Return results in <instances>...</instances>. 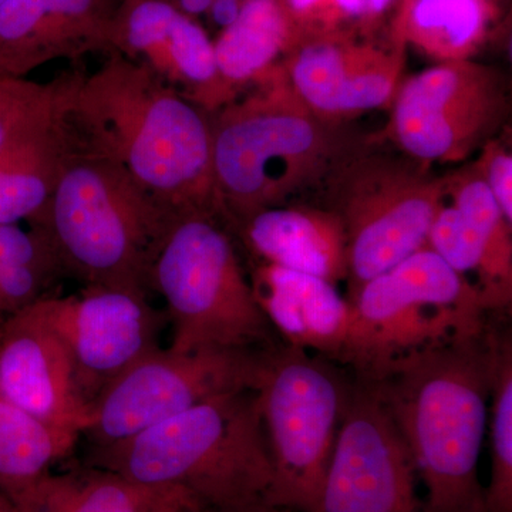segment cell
Listing matches in <instances>:
<instances>
[{"mask_svg": "<svg viewBox=\"0 0 512 512\" xmlns=\"http://www.w3.org/2000/svg\"><path fill=\"white\" fill-rule=\"evenodd\" d=\"M0 397L79 439L89 426L69 357L30 308L0 318Z\"/></svg>", "mask_w": 512, "mask_h": 512, "instance_id": "17", "label": "cell"}, {"mask_svg": "<svg viewBox=\"0 0 512 512\" xmlns=\"http://www.w3.org/2000/svg\"><path fill=\"white\" fill-rule=\"evenodd\" d=\"M394 0H367V10H369L370 23L380 16H383L390 9Z\"/></svg>", "mask_w": 512, "mask_h": 512, "instance_id": "33", "label": "cell"}, {"mask_svg": "<svg viewBox=\"0 0 512 512\" xmlns=\"http://www.w3.org/2000/svg\"><path fill=\"white\" fill-rule=\"evenodd\" d=\"M79 440L0 397V494L15 503L72 456Z\"/></svg>", "mask_w": 512, "mask_h": 512, "instance_id": "25", "label": "cell"}, {"mask_svg": "<svg viewBox=\"0 0 512 512\" xmlns=\"http://www.w3.org/2000/svg\"><path fill=\"white\" fill-rule=\"evenodd\" d=\"M62 275L59 259L39 228L0 225V318L52 293Z\"/></svg>", "mask_w": 512, "mask_h": 512, "instance_id": "26", "label": "cell"}, {"mask_svg": "<svg viewBox=\"0 0 512 512\" xmlns=\"http://www.w3.org/2000/svg\"><path fill=\"white\" fill-rule=\"evenodd\" d=\"M197 512H293L288 508L276 507L268 501L258 500L252 503L235 505V507L205 508L201 507Z\"/></svg>", "mask_w": 512, "mask_h": 512, "instance_id": "32", "label": "cell"}, {"mask_svg": "<svg viewBox=\"0 0 512 512\" xmlns=\"http://www.w3.org/2000/svg\"><path fill=\"white\" fill-rule=\"evenodd\" d=\"M478 170L491 194L503 211L504 217L512 224V156L500 140H491L480 151Z\"/></svg>", "mask_w": 512, "mask_h": 512, "instance_id": "30", "label": "cell"}, {"mask_svg": "<svg viewBox=\"0 0 512 512\" xmlns=\"http://www.w3.org/2000/svg\"><path fill=\"white\" fill-rule=\"evenodd\" d=\"M173 215L107 158L77 146L35 221L63 274L84 286L148 295L147 276Z\"/></svg>", "mask_w": 512, "mask_h": 512, "instance_id": "5", "label": "cell"}, {"mask_svg": "<svg viewBox=\"0 0 512 512\" xmlns=\"http://www.w3.org/2000/svg\"><path fill=\"white\" fill-rule=\"evenodd\" d=\"M498 338L491 333L427 346L393 360L372 386L392 414L417 476L423 512H485L478 461L487 433Z\"/></svg>", "mask_w": 512, "mask_h": 512, "instance_id": "2", "label": "cell"}, {"mask_svg": "<svg viewBox=\"0 0 512 512\" xmlns=\"http://www.w3.org/2000/svg\"><path fill=\"white\" fill-rule=\"evenodd\" d=\"M493 20L490 0H400L392 39L437 63L473 60Z\"/></svg>", "mask_w": 512, "mask_h": 512, "instance_id": "24", "label": "cell"}, {"mask_svg": "<svg viewBox=\"0 0 512 512\" xmlns=\"http://www.w3.org/2000/svg\"><path fill=\"white\" fill-rule=\"evenodd\" d=\"M345 363L372 380L407 353L484 332L476 286L424 247L366 282L350 299Z\"/></svg>", "mask_w": 512, "mask_h": 512, "instance_id": "7", "label": "cell"}, {"mask_svg": "<svg viewBox=\"0 0 512 512\" xmlns=\"http://www.w3.org/2000/svg\"><path fill=\"white\" fill-rule=\"evenodd\" d=\"M285 56L293 92L332 120L386 106L402 83L404 46L393 39L379 45L360 32L301 35Z\"/></svg>", "mask_w": 512, "mask_h": 512, "instance_id": "14", "label": "cell"}, {"mask_svg": "<svg viewBox=\"0 0 512 512\" xmlns=\"http://www.w3.org/2000/svg\"><path fill=\"white\" fill-rule=\"evenodd\" d=\"M77 146L119 165L168 214L220 215L211 113L146 64L111 52L79 73L66 111Z\"/></svg>", "mask_w": 512, "mask_h": 512, "instance_id": "1", "label": "cell"}, {"mask_svg": "<svg viewBox=\"0 0 512 512\" xmlns=\"http://www.w3.org/2000/svg\"><path fill=\"white\" fill-rule=\"evenodd\" d=\"M256 92L211 113L212 174L232 225L325 185L356 150L339 120L315 113L275 67Z\"/></svg>", "mask_w": 512, "mask_h": 512, "instance_id": "3", "label": "cell"}, {"mask_svg": "<svg viewBox=\"0 0 512 512\" xmlns=\"http://www.w3.org/2000/svg\"><path fill=\"white\" fill-rule=\"evenodd\" d=\"M111 52L146 64L208 113L224 106L214 42L197 20L170 0H121L111 30Z\"/></svg>", "mask_w": 512, "mask_h": 512, "instance_id": "16", "label": "cell"}, {"mask_svg": "<svg viewBox=\"0 0 512 512\" xmlns=\"http://www.w3.org/2000/svg\"><path fill=\"white\" fill-rule=\"evenodd\" d=\"M249 251L262 262L318 276L338 285L348 279V242L329 208L279 205L235 225Z\"/></svg>", "mask_w": 512, "mask_h": 512, "instance_id": "20", "label": "cell"}, {"mask_svg": "<svg viewBox=\"0 0 512 512\" xmlns=\"http://www.w3.org/2000/svg\"><path fill=\"white\" fill-rule=\"evenodd\" d=\"M86 464L136 484L180 488L205 508L265 500L274 477L255 390L208 400L90 451Z\"/></svg>", "mask_w": 512, "mask_h": 512, "instance_id": "4", "label": "cell"}, {"mask_svg": "<svg viewBox=\"0 0 512 512\" xmlns=\"http://www.w3.org/2000/svg\"><path fill=\"white\" fill-rule=\"evenodd\" d=\"M185 501L195 500L180 488L136 484L86 464L53 470L13 504L18 512H160Z\"/></svg>", "mask_w": 512, "mask_h": 512, "instance_id": "21", "label": "cell"}, {"mask_svg": "<svg viewBox=\"0 0 512 512\" xmlns=\"http://www.w3.org/2000/svg\"><path fill=\"white\" fill-rule=\"evenodd\" d=\"M507 79L485 64L437 63L400 83L390 137L414 163H463L494 140L508 117Z\"/></svg>", "mask_w": 512, "mask_h": 512, "instance_id": "11", "label": "cell"}, {"mask_svg": "<svg viewBox=\"0 0 512 512\" xmlns=\"http://www.w3.org/2000/svg\"><path fill=\"white\" fill-rule=\"evenodd\" d=\"M350 390L332 366L306 350H266L255 392L274 471L269 504L316 511Z\"/></svg>", "mask_w": 512, "mask_h": 512, "instance_id": "8", "label": "cell"}, {"mask_svg": "<svg viewBox=\"0 0 512 512\" xmlns=\"http://www.w3.org/2000/svg\"><path fill=\"white\" fill-rule=\"evenodd\" d=\"M148 292L165 303L175 352L274 348L271 323L256 302L220 215H175L158 242Z\"/></svg>", "mask_w": 512, "mask_h": 512, "instance_id": "6", "label": "cell"}, {"mask_svg": "<svg viewBox=\"0 0 512 512\" xmlns=\"http://www.w3.org/2000/svg\"><path fill=\"white\" fill-rule=\"evenodd\" d=\"M0 512H18L13 501L3 494H0Z\"/></svg>", "mask_w": 512, "mask_h": 512, "instance_id": "34", "label": "cell"}, {"mask_svg": "<svg viewBox=\"0 0 512 512\" xmlns=\"http://www.w3.org/2000/svg\"><path fill=\"white\" fill-rule=\"evenodd\" d=\"M79 73L49 83L29 79H0V153L59 116L67 104Z\"/></svg>", "mask_w": 512, "mask_h": 512, "instance_id": "28", "label": "cell"}, {"mask_svg": "<svg viewBox=\"0 0 512 512\" xmlns=\"http://www.w3.org/2000/svg\"><path fill=\"white\" fill-rule=\"evenodd\" d=\"M66 111L0 153V225L35 221L52 197L74 146Z\"/></svg>", "mask_w": 512, "mask_h": 512, "instance_id": "23", "label": "cell"}, {"mask_svg": "<svg viewBox=\"0 0 512 512\" xmlns=\"http://www.w3.org/2000/svg\"><path fill=\"white\" fill-rule=\"evenodd\" d=\"M266 350H153L107 386L90 407L89 426L82 434L89 453L208 400L255 390Z\"/></svg>", "mask_w": 512, "mask_h": 512, "instance_id": "10", "label": "cell"}, {"mask_svg": "<svg viewBox=\"0 0 512 512\" xmlns=\"http://www.w3.org/2000/svg\"><path fill=\"white\" fill-rule=\"evenodd\" d=\"M298 30L282 0H244L238 18L214 42L218 84L224 104L248 83L261 82L286 55Z\"/></svg>", "mask_w": 512, "mask_h": 512, "instance_id": "22", "label": "cell"}, {"mask_svg": "<svg viewBox=\"0 0 512 512\" xmlns=\"http://www.w3.org/2000/svg\"><path fill=\"white\" fill-rule=\"evenodd\" d=\"M242 0H214L210 10L212 20L222 29L231 25L241 12Z\"/></svg>", "mask_w": 512, "mask_h": 512, "instance_id": "31", "label": "cell"}, {"mask_svg": "<svg viewBox=\"0 0 512 512\" xmlns=\"http://www.w3.org/2000/svg\"><path fill=\"white\" fill-rule=\"evenodd\" d=\"M256 302L288 346L345 363L352 303L332 282L261 262L249 275Z\"/></svg>", "mask_w": 512, "mask_h": 512, "instance_id": "19", "label": "cell"}, {"mask_svg": "<svg viewBox=\"0 0 512 512\" xmlns=\"http://www.w3.org/2000/svg\"><path fill=\"white\" fill-rule=\"evenodd\" d=\"M444 202L427 248L454 271L476 274L484 311H505L512 301L511 222L504 217L476 163L443 178Z\"/></svg>", "mask_w": 512, "mask_h": 512, "instance_id": "15", "label": "cell"}, {"mask_svg": "<svg viewBox=\"0 0 512 512\" xmlns=\"http://www.w3.org/2000/svg\"><path fill=\"white\" fill-rule=\"evenodd\" d=\"M28 308L62 343L89 407L117 377L160 348L164 318L144 293L84 286L70 295L49 293Z\"/></svg>", "mask_w": 512, "mask_h": 512, "instance_id": "12", "label": "cell"}, {"mask_svg": "<svg viewBox=\"0 0 512 512\" xmlns=\"http://www.w3.org/2000/svg\"><path fill=\"white\" fill-rule=\"evenodd\" d=\"M491 478L485 512H512V348L498 339L490 396Z\"/></svg>", "mask_w": 512, "mask_h": 512, "instance_id": "27", "label": "cell"}, {"mask_svg": "<svg viewBox=\"0 0 512 512\" xmlns=\"http://www.w3.org/2000/svg\"><path fill=\"white\" fill-rule=\"evenodd\" d=\"M412 454L370 384L350 390L315 512H423Z\"/></svg>", "mask_w": 512, "mask_h": 512, "instance_id": "13", "label": "cell"}, {"mask_svg": "<svg viewBox=\"0 0 512 512\" xmlns=\"http://www.w3.org/2000/svg\"><path fill=\"white\" fill-rule=\"evenodd\" d=\"M326 187L348 242L350 299L366 282L426 247L444 202L443 178L410 158L355 150Z\"/></svg>", "mask_w": 512, "mask_h": 512, "instance_id": "9", "label": "cell"}, {"mask_svg": "<svg viewBox=\"0 0 512 512\" xmlns=\"http://www.w3.org/2000/svg\"><path fill=\"white\" fill-rule=\"evenodd\" d=\"M8 2V0H0V8H2L5 3Z\"/></svg>", "mask_w": 512, "mask_h": 512, "instance_id": "35", "label": "cell"}, {"mask_svg": "<svg viewBox=\"0 0 512 512\" xmlns=\"http://www.w3.org/2000/svg\"><path fill=\"white\" fill-rule=\"evenodd\" d=\"M121 0H8L0 8V79H28L56 60L111 53Z\"/></svg>", "mask_w": 512, "mask_h": 512, "instance_id": "18", "label": "cell"}, {"mask_svg": "<svg viewBox=\"0 0 512 512\" xmlns=\"http://www.w3.org/2000/svg\"><path fill=\"white\" fill-rule=\"evenodd\" d=\"M298 36L370 28L367 0H282Z\"/></svg>", "mask_w": 512, "mask_h": 512, "instance_id": "29", "label": "cell"}]
</instances>
